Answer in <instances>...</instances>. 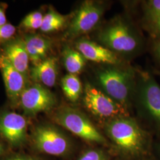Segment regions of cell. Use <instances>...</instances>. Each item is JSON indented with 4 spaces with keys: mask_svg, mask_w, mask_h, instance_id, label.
Instances as JSON below:
<instances>
[{
    "mask_svg": "<svg viewBox=\"0 0 160 160\" xmlns=\"http://www.w3.org/2000/svg\"><path fill=\"white\" fill-rule=\"evenodd\" d=\"M96 77L104 92L123 106L135 89V74L130 69L110 67L98 71Z\"/></svg>",
    "mask_w": 160,
    "mask_h": 160,
    "instance_id": "1",
    "label": "cell"
},
{
    "mask_svg": "<svg viewBox=\"0 0 160 160\" xmlns=\"http://www.w3.org/2000/svg\"><path fill=\"white\" fill-rule=\"evenodd\" d=\"M97 39L103 46L114 52L129 53L138 50L141 45L139 35L121 19L115 20L101 30Z\"/></svg>",
    "mask_w": 160,
    "mask_h": 160,
    "instance_id": "2",
    "label": "cell"
},
{
    "mask_svg": "<svg viewBox=\"0 0 160 160\" xmlns=\"http://www.w3.org/2000/svg\"><path fill=\"white\" fill-rule=\"evenodd\" d=\"M106 131L120 148L129 153L141 152L147 142L145 132L129 118H115L108 124Z\"/></svg>",
    "mask_w": 160,
    "mask_h": 160,
    "instance_id": "3",
    "label": "cell"
},
{
    "mask_svg": "<svg viewBox=\"0 0 160 160\" xmlns=\"http://www.w3.org/2000/svg\"><path fill=\"white\" fill-rule=\"evenodd\" d=\"M54 119L58 124L86 141L100 143L106 142V139L92 122L76 109L62 108L58 110Z\"/></svg>",
    "mask_w": 160,
    "mask_h": 160,
    "instance_id": "4",
    "label": "cell"
},
{
    "mask_svg": "<svg viewBox=\"0 0 160 160\" xmlns=\"http://www.w3.org/2000/svg\"><path fill=\"white\" fill-rule=\"evenodd\" d=\"M135 92L145 114L160 128V86L147 71L138 73Z\"/></svg>",
    "mask_w": 160,
    "mask_h": 160,
    "instance_id": "5",
    "label": "cell"
},
{
    "mask_svg": "<svg viewBox=\"0 0 160 160\" xmlns=\"http://www.w3.org/2000/svg\"><path fill=\"white\" fill-rule=\"evenodd\" d=\"M83 93V103L86 108L95 116L109 118L126 115L123 105L92 84H85Z\"/></svg>",
    "mask_w": 160,
    "mask_h": 160,
    "instance_id": "6",
    "label": "cell"
},
{
    "mask_svg": "<svg viewBox=\"0 0 160 160\" xmlns=\"http://www.w3.org/2000/svg\"><path fill=\"white\" fill-rule=\"evenodd\" d=\"M32 140L36 149L47 154L62 156L70 148L68 139L58 128L50 125H40L34 128Z\"/></svg>",
    "mask_w": 160,
    "mask_h": 160,
    "instance_id": "7",
    "label": "cell"
},
{
    "mask_svg": "<svg viewBox=\"0 0 160 160\" xmlns=\"http://www.w3.org/2000/svg\"><path fill=\"white\" fill-rule=\"evenodd\" d=\"M19 102L26 114L34 116L52 109L56 104V98L46 87L37 83L24 89Z\"/></svg>",
    "mask_w": 160,
    "mask_h": 160,
    "instance_id": "8",
    "label": "cell"
},
{
    "mask_svg": "<svg viewBox=\"0 0 160 160\" xmlns=\"http://www.w3.org/2000/svg\"><path fill=\"white\" fill-rule=\"evenodd\" d=\"M104 13V7L100 3L86 1L80 6L69 26L67 36L74 38L86 34L94 29Z\"/></svg>",
    "mask_w": 160,
    "mask_h": 160,
    "instance_id": "9",
    "label": "cell"
},
{
    "mask_svg": "<svg viewBox=\"0 0 160 160\" xmlns=\"http://www.w3.org/2000/svg\"><path fill=\"white\" fill-rule=\"evenodd\" d=\"M0 134L12 146H22L26 141L27 121L16 113H3L0 115Z\"/></svg>",
    "mask_w": 160,
    "mask_h": 160,
    "instance_id": "10",
    "label": "cell"
},
{
    "mask_svg": "<svg viewBox=\"0 0 160 160\" xmlns=\"http://www.w3.org/2000/svg\"><path fill=\"white\" fill-rule=\"evenodd\" d=\"M0 70L2 72L8 96L14 103L19 102L20 97L26 88V78L15 68L3 53H0Z\"/></svg>",
    "mask_w": 160,
    "mask_h": 160,
    "instance_id": "11",
    "label": "cell"
},
{
    "mask_svg": "<svg viewBox=\"0 0 160 160\" xmlns=\"http://www.w3.org/2000/svg\"><path fill=\"white\" fill-rule=\"evenodd\" d=\"M75 45L77 50L87 60L112 65L120 63V59L114 52L92 40L80 38Z\"/></svg>",
    "mask_w": 160,
    "mask_h": 160,
    "instance_id": "12",
    "label": "cell"
},
{
    "mask_svg": "<svg viewBox=\"0 0 160 160\" xmlns=\"http://www.w3.org/2000/svg\"><path fill=\"white\" fill-rule=\"evenodd\" d=\"M3 54L15 68L27 77L30 59L23 39H16L7 43Z\"/></svg>",
    "mask_w": 160,
    "mask_h": 160,
    "instance_id": "13",
    "label": "cell"
},
{
    "mask_svg": "<svg viewBox=\"0 0 160 160\" xmlns=\"http://www.w3.org/2000/svg\"><path fill=\"white\" fill-rule=\"evenodd\" d=\"M58 75V63L55 57L47 58L30 69V75L34 82L48 87L55 86Z\"/></svg>",
    "mask_w": 160,
    "mask_h": 160,
    "instance_id": "14",
    "label": "cell"
},
{
    "mask_svg": "<svg viewBox=\"0 0 160 160\" xmlns=\"http://www.w3.org/2000/svg\"><path fill=\"white\" fill-rule=\"evenodd\" d=\"M23 40L30 61L34 65L47 58V55L51 49V40L39 34H28Z\"/></svg>",
    "mask_w": 160,
    "mask_h": 160,
    "instance_id": "15",
    "label": "cell"
},
{
    "mask_svg": "<svg viewBox=\"0 0 160 160\" xmlns=\"http://www.w3.org/2000/svg\"><path fill=\"white\" fill-rule=\"evenodd\" d=\"M64 67L69 74L80 73L85 67L86 59L80 52L74 49L65 46L62 52Z\"/></svg>",
    "mask_w": 160,
    "mask_h": 160,
    "instance_id": "16",
    "label": "cell"
},
{
    "mask_svg": "<svg viewBox=\"0 0 160 160\" xmlns=\"http://www.w3.org/2000/svg\"><path fill=\"white\" fill-rule=\"evenodd\" d=\"M61 86L64 94L72 102H77L83 92L82 83L77 75H65L61 81Z\"/></svg>",
    "mask_w": 160,
    "mask_h": 160,
    "instance_id": "17",
    "label": "cell"
},
{
    "mask_svg": "<svg viewBox=\"0 0 160 160\" xmlns=\"http://www.w3.org/2000/svg\"><path fill=\"white\" fill-rule=\"evenodd\" d=\"M67 22V17L51 10L43 16L40 30L43 33H51L62 29Z\"/></svg>",
    "mask_w": 160,
    "mask_h": 160,
    "instance_id": "18",
    "label": "cell"
},
{
    "mask_svg": "<svg viewBox=\"0 0 160 160\" xmlns=\"http://www.w3.org/2000/svg\"><path fill=\"white\" fill-rule=\"evenodd\" d=\"M145 29L149 35L155 40L160 39V14L150 18L147 20H144Z\"/></svg>",
    "mask_w": 160,
    "mask_h": 160,
    "instance_id": "19",
    "label": "cell"
},
{
    "mask_svg": "<svg viewBox=\"0 0 160 160\" xmlns=\"http://www.w3.org/2000/svg\"><path fill=\"white\" fill-rule=\"evenodd\" d=\"M159 14H160V0H150L145 3L144 20H147Z\"/></svg>",
    "mask_w": 160,
    "mask_h": 160,
    "instance_id": "20",
    "label": "cell"
},
{
    "mask_svg": "<svg viewBox=\"0 0 160 160\" xmlns=\"http://www.w3.org/2000/svg\"><path fill=\"white\" fill-rule=\"evenodd\" d=\"M16 30V28L9 23L0 26V43L10 39L15 33Z\"/></svg>",
    "mask_w": 160,
    "mask_h": 160,
    "instance_id": "21",
    "label": "cell"
},
{
    "mask_svg": "<svg viewBox=\"0 0 160 160\" xmlns=\"http://www.w3.org/2000/svg\"><path fill=\"white\" fill-rule=\"evenodd\" d=\"M78 160H106L103 152L96 149H91L84 153Z\"/></svg>",
    "mask_w": 160,
    "mask_h": 160,
    "instance_id": "22",
    "label": "cell"
},
{
    "mask_svg": "<svg viewBox=\"0 0 160 160\" xmlns=\"http://www.w3.org/2000/svg\"><path fill=\"white\" fill-rule=\"evenodd\" d=\"M43 19L37 20L33 21H24L22 20L21 23V26L27 29H40L42 24Z\"/></svg>",
    "mask_w": 160,
    "mask_h": 160,
    "instance_id": "23",
    "label": "cell"
},
{
    "mask_svg": "<svg viewBox=\"0 0 160 160\" xmlns=\"http://www.w3.org/2000/svg\"><path fill=\"white\" fill-rule=\"evenodd\" d=\"M43 16L42 13L39 12H31L27 15L23 20L24 21H33L37 20H41L43 18Z\"/></svg>",
    "mask_w": 160,
    "mask_h": 160,
    "instance_id": "24",
    "label": "cell"
},
{
    "mask_svg": "<svg viewBox=\"0 0 160 160\" xmlns=\"http://www.w3.org/2000/svg\"><path fill=\"white\" fill-rule=\"evenodd\" d=\"M4 160H41V159L32 156L28 155H13L6 158Z\"/></svg>",
    "mask_w": 160,
    "mask_h": 160,
    "instance_id": "25",
    "label": "cell"
},
{
    "mask_svg": "<svg viewBox=\"0 0 160 160\" xmlns=\"http://www.w3.org/2000/svg\"><path fill=\"white\" fill-rule=\"evenodd\" d=\"M152 51L155 59L160 63V39L155 41Z\"/></svg>",
    "mask_w": 160,
    "mask_h": 160,
    "instance_id": "26",
    "label": "cell"
},
{
    "mask_svg": "<svg viewBox=\"0 0 160 160\" xmlns=\"http://www.w3.org/2000/svg\"><path fill=\"white\" fill-rule=\"evenodd\" d=\"M7 24V18L4 11L0 8V26Z\"/></svg>",
    "mask_w": 160,
    "mask_h": 160,
    "instance_id": "27",
    "label": "cell"
},
{
    "mask_svg": "<svg viewBox=\"0 0 160 160\" xmlns=\"http://www.w3.org/2000/svg\"><path fill=\"white\" fill-rule=\"evenodd\" d=\"M3 152V147H2V145L0 142V157L1 155L2 154Z\"/></svg>",
    "mask_w": 160,
    "mask_h": 160,
    "instance_id": "28",
    "label": "cell"
},
{
    "mask_svg": "<svg viewBox=\"0 0 160 160\" xmlns=\"http://www.w3.org/2000/svg\"><path fill=\"white\" fill-rule=\"evenodd\" d=\"M155 74H157L158 75H159L160 77V70H155Z\"/></svg>",
    "mask_w": 160,
    "mask_h": 160,
    "instance_id": "29",
    "label": "cell"
}]
</instances>
